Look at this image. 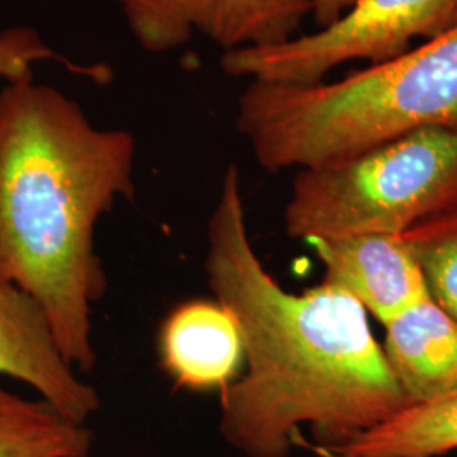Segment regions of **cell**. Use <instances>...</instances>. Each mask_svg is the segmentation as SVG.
<instances>
[{"label":"cell","mask_w":457,"mask_h":457,"mask_svg":"<svg viewBox=\"0 0 457 457\" xmlns=\"http://www.w3.org/2000/svg\"><path fill=\"white\" fill-rule=\"evenodd\" d=\"M457 207V128H424L337 163L298 170L283 222L292 239L403 236Z\"/></svg>","instance_id":"277c9868"},{"label":"cell","mask_w":457,"mask_h":457,"mask_svg":"<svg viewBox=\"0 0 457 457\" xmlns=\"http://www.w3.org/2000/svg\"><path fill=\"white\" fill-rule=\"evenodd\" d=\"M457 26V0H356L343 16L315 33L266 48L234 49L220 66L251 82L313 85L349 62L381 63L437 39Z\"/></svg>","instance_id":"5b68a950"},{"label":"cell","mask_w":457,"mask_h":457,"mask_svg":"<svg viewBox=\"0 0 457 457\" xmlns=\"http://www.w3.org/2000/svg\"><path fill=\"white\" fill-rule=\"evenodd\" d=\"M236 126L273 173L337 163L424 128H457V26L336 82H251Z\"/></svg>","instance_id":"3957f363"},{"label":"cell","mask_w":457,"mask_h":457,"mask_svg":"<svg viewBox=\"0 0 457 457\" xmlns=\"http://www.w3.org/2000/svg\"><path fill=\"white\" fill-rule=\"evenodd\" d=\"M0 375L26 383L77 424H87L100 409L97 390L62 354L46 313L5 281H0Z\"/></svg>","instance_id":"52a82bcc"},{"label":"cell","mask_w":457,"mask_h":457,"mask_svg":"<svg viewBox=\"0 0 457 457\" xmlns=\"http://www.w3.org/2000/svg\"><path fill=\"white\" fill-rule=\"evenodd\" d=\"M94 434L46 400H26L0 386V457H88Z\"/></svg>","instance_id":"7c38bea8"},{"label":"cell","mask_w":457,"mask_h":457,"mask_svg":"<svg viewBox=\"0 0 457 457\" xmlns=\"http://www.w3.org/2000/svg\"><path fill=\"white\" fill-rule=\"evenodd\" d=\"M134 163L131 132L98 129L60 90L34 77L0 90V281L37 302L75 371L97 362L96 226L136 195Z\"/></svg>","instance_id":"7a4b0ae2"},{"label":"cell","mask_w":457,"mask_h":457,"mask_svg":"<svg viewBox=\"0 0 457 457\" xmlns=\"http://www.w3.org/2000/svg\"><path fill=\"white\" fill-rule=\"evenodd\" d=\"M204 266L245 344V375L220 392L219 419L220 436L243 456H290L303 425L313 451H334L409 407L353 296L322 281L292 294L264 268L236 164L207 222Z\"/></svg>","instance_id":"6da1fadb"},{"label":"cell","mask_w":457,"mask_h":457,"mask_svg":"<svg viewBox=\"0 0 457 457\" xmlns=\"http://www.w3.org/2000/svg\"><path fill=\"white\" fill-rule=\"evenodd\" d=\"M158 353L175 385L190 392L226 390L245 362L239 324L217 300H190L170 312Z\"/></svg>","instance_id":"9c48e42d"},{"label":"cell","mask_w":457,"mask_h":457,"mask_svg":"<svg viewBox=\"0 0 457 457\" xmlns=\"http://www.w3.org/2000/svg\"><path fill=\"white\" fill-rule=\"evenodd\" d=\"M134 39L149 53H166L195 34L224 53L266 48L295 37L312 14L311 0H117Z\"/></svg>","instance_id":"8992f818"},{"label":"cell","mask_w":457,"mask_h":457,"mask_svg":"<svg viewBox=\"0 0 457 457\" xmlns=\"http://www.w3.org/2000/svg\"><path fill=\"white\" fill-rule=\"evenodd\" d=\"M430 298L457 324V212L422 222L407 234Z\"/></svg>","instance_id":"4fadbf2b"},{"label":"cell","mask_w":457,"mask_h":457,"mask_svg":"<svg viewBox=\"0 0 457 457\" xmlns=\"http://www.w3.org/2000/svg\"><path fill=\"white\" fill-rule=\"evenodd\" d=\"M322 457H336V456H322Z\"/></svg>","instance_id":"e0dca14e"},{"label":"cell","mask_w":457,"mask_h":457,"mask_svg":"<svg viewBox=\"0 0 457 457\" xmlns=\"http://www.w3.org/2000/svg\"><path fill=\"white\" fill-rule=\"evenodd\" d=\"M457 449V392L398 410L385 422L334 451L336 457H437Z\"/></svg>","instance_id":"8fae6325"},{"label":"cell","mask_w":457,"mask_h":457,"mask_svg":"<svg viewBox=\"0 0 457 457\" xmlns=\"http://www.w3.org/2000/svg\"><path fill=\"white\" fill-rule=\"evenodd\" d=\"M453 212H457V207H456V209H454V211H453ZM453 212H449V213H453ZM444 215H445V213H444Z\"/></svg>","instance_id":"2e32d148"},{"label":"cell","mask_w":457,"mask_h":457,"mask_svg":"<svg viewBox=\"0 0 457 457\" xmlns=\"http://www.w3.org/2000/svg\"><path fill=\"white\" fill-rule=\"evenodd\" d=\"M385 330L381 347L410 405L457 392V324L430 296Z\"/></svg>","instance_id":"30bf717a"},{"label":"cell","mask_w":457,"mask_h":457,"mask_svg":"<svg viewBox=\"0 0 457 457\" xmlns=\"http://www.w3.org/2000/svg\"><path fill=\"white\" fill-rule=\"evenodd\" d=\"M312 16L320 28L336 22L356 0H311Z\"/></svg>","instance_id":"9a60e30c"},{"label":"cell","mask_w":457,"mask_h":457,"mask_svg":"<svg viewBox=\"0 0 457 457\" xmlns=\"http://www.w3.org/2000/svg\"><path fill=\"white\" fill-rule=\"evenodd\" d=\"M46 60L63 62L71 70L85 75H94L96 70H100L71 65L60 53L49 48L43 37L31 28L16 26L0 31V79L17 82L33 77L34 63Z\"/></svg>","instance_id":"5bb4252c"},{"label":"cell","mask_w":457,"mask_h":457,"mask_svg":"<svg viewBox=\"0 0 457 457\" xmlns=\"http://www.w3.org/2000/svg\"><path fill=\"white\" fill-rule=\"evenodd\" d=\"M307 243L324 266L322 283L353 296L383 326L430 296L405 236L361 234Z\"/></svg>","instance_id":"ba28073f"}]
</instances>
